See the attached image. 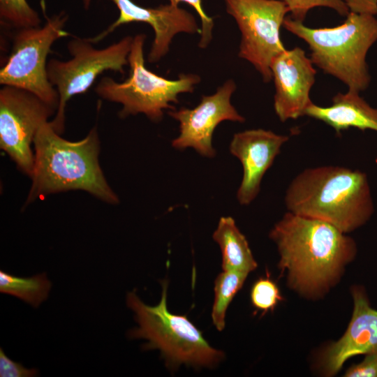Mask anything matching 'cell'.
I'll return each mask as SVG.
<instances>
[{"label":"cell","mask_w":377,"mask_h":377,"mask_svg":"<svg viewBox=\"0 0 377 377\" xmlns=\"http://www.w3.org/2000/svg\"><path fill=\"white\" fill-rule=\"evenodd\" d=\"M283 27L308 44L313 65L343 82L348 91L360 93L369 87L366 57L377 41L374 15L350 11L342 24L324 28H311L286 17Z\"/></svg>","instance_id":"obj_4"},{"label":"cell","mask_w":377,"mask_h":377,"mask_svg":"<svg viewBox=\"0 0 377 377\" xmlns=\"http://www.w3.org/2000/svg\"><path fill=\"white\" fill-rule=\"evenodd\" d=\"M68 17L63 10L46 17L43 27L16 29L10 54L0 71L1 85L28 91L57 110L59 94L47 77V58L53 43L68 35L64 30Z\"/></svg>","instance_id":"obj_7"},{"label":"cell","mask_w":377,"mask_h":377,"mask_svg":"<svg viewBox=\"0 0 377 377\" xmlns=\"http://www.w3.org/2000/svg\"><path fill=\"white\" fill-rule=\"evenodd\" d=\"M251 300L255 308L265 313L273 311L282 297L276 284L265 277L257 280L252 286Z\"/></svg>","instance_id":"obj_22"},{"label":"cell","mask_w":377,"mask_h":377,"mask_svg":"<svg viewBox=\"0 0 377 377\" xmlns=\"http://www.w3.org/2000/svg\"><path fill=\"white\" fill-rule=\"evenodd\" d=\"M52 283L45 274L18 277L0 271V292L38 307L49 295Z\"/></svg>","instance_id":"obj_18"},{"label":"cell","mask_w":377,"mask_h":377,"mask_svg":"<svg viewBox=\"0 0 377 377\" xmlns=\"http://www.w3.org/2000/svg\"><path fill=\"white\" fill-rule=\"evenodd\" d=\"M288 212L329 223L348 233L367 223L374 205L367 175L339 165L309 168L290 183Z\"/></svg>","instance_id":"obj_2"},{"label":"cell","mask_w":377,"mask_h":377,"mask_svg":"<svg viewBox=\"0 0 377 377\" xmlns=\"http://www.w3.org/2000/svg\"><path fill=\"white\" fill-rule=\"evenodd\" d=\"M56 111L28 91L6 85L0 90V147L29 177L34 163L31 145Z\"/></svg>","instance_id":"obj_10"},{"label":"cell","mask_w":377,"mask_h":377,"mask_svg":"<svg viewBox=\"0 0 377 377\" xmlns=\"http://www.w3.org/2000/svg\"><path fill=\"white\" fill-rule=\"evenodd\" d=\"M354 309L343 336L325 352L324 367L329 376L337 373L349 358L377 350V310L360 288L353 290Z\"/></svg>","instance_id":"obj_15"},{"label":"cell","mask_w":377,"mask_h":377,"mask_svg":"<svg viewBox=\"0 0 377 377\" xmlns=\"http://www.w3.org/2000/svg\"><path fill=\"white\" fill-rule=\"evenodd\" d=\"M32 184L25 205L52 193L84 191L110 204L119 202L101 168L100 142L96 128L82 140L64 139L50 124H43L34 140Z\"/></svg>","instance_id":"obj_3"},{"label":"cell","mask_w":377,"mask_h":377,"mask_svg":"<svg viewBox=\"0 0 377 377\" xmlns=\"http://www.w3.org/2000/svg\"><path fill=\"white\" fill-rule=\"evenodd\" d=\"M305 115L325 123L339 134L349 128L377 132V108H372L357 92L338 93L327 107L312 103Z\"/></svg>","instance_id":"obj_16"},{"label":"cell","mask_w":377,"mask_h":377,"mask_svg":"<svg viewBox=\"0 0 377 377\" xmlns=\"http://www.w3.org/2000/svg\"><path fill=\"white\" fill-rule=\"evenodd\" d=\"M1 23L15 29L39 27L40 19L27 0H0Z\"/></svg>","instance_id":"obj_20"},{"label":"cell","mask_w":377,"mask_h":377,"mask_svg":"<svg viewBox=\"0 0 377 377\" xmlns=\"http://www.w3.org/2000/svg\"><path fill=\"white\" fill-rule=\"evenodd\" d=\"M288 8L290 17L303 22L309 10L316 7H325L346 17L350 10L345 0H281Z\"/></svg>","instance_id":"obj_21"},{"label":"cell","mask_w":377,"mask_h":377,"mask_svg":"<svg viewBox=\"0 0 377 377\" xmlns=\"http://www.w3.org/2000/svg\"><path fill=\"white\" fill-rule=\"evenodd\" d=\"M325 221L286 212L269 232L294 288L306 294L327 290L355 256V241Z\"/></svg>","instance_id":"obj_1"},{"label":"cell","mask_w":377,"mask_h":377,"mask_svg":"<svg viewBox=\"0 0 377 377\" xmlns=\"http://www.w3.org/2000/svg\"><path fill=\"white\" fill-rule=\"evenodd\" d=\"M289 136L262 128L235 133L230 151L242 163L243 175L237 199L241 205H249L258 195L264 175L279 154Z\"/></svg>","instance_id":"obj_14"},{"label":"cell","mask_w":377,"mask_h":377,"mask_svg":"<svg viewBox=\"0 0 377 377\" xmlns=\"http://www.w3.org/2000/svg\"><path fill=\"white\" fill-rule=\"evenodd\" d=\"M223 1L241 32L238 56L250 62L264 82H270L271 62L286 50L280 29L289 13L288 6L281 0Z\"/></svg>","instance_id":"obj_9"},{"label":"cell","mask_w":377,"mask_h":377,"mask_svg":"<svg viewBox=\"0 0 377 377\" xmlns=\"http://www.w3.org/2000/svg\"><path fill=\"white\" fill-rule=\"evenodd\" d=\"M169 3L178 6L179 2H185L191 5L197 12L201 20V38L198 45L200 48H205L212 38V29L214 27L213 18L208 16L202 6V0H168Z\"/></svg>","instance_id":"obj_23"},{"label":"cell","mask_w":377,"mask_h":377,"mask_svg":"<svg viewBox=\"0 0 377 377\" xmlns=\"http://www.w3.org/2000/svg\"><path fill=\"white\" fill-rule=\"evenodd\" d=\"M222 255L223 270H233L249 274L257 267L249 243L230 216L220 218L213 233Z\"/></svg>","instance_id":"obj_17"},{"label":"cell","mask_w":377,"mask_h":377,"mask_svg":"<svg viewBox=\"0 0 377 377\" xmlns=\"http://www.w3.org/2000/svg\"><path fill=\"white\" fill-rule=\"evenodd\" d=\"M146 36L133 37L128 54L130 74L122 82L103 77L95 88L103 99L121 103V117L145 114L152 121H160L166 109L174 110L171 103H178V95L192 93L200 78L195 74H181L171 80L149 71L145 65L143 47Z\"/></svg>","instance_id":"obj_6"},{"label":"cell","mask_w":377,"mask_h":377,"mask_svg":"<svg viewBox=\"0 0 377 377\" xmlns=\"http://www.w3.org/2000/svg\"><path fill=\"white\" fill-rule=\"evenodd\" d=\"M161 283V298L156 306L145 304L134 291L128 293L126 304L135 313L138 323L128 336L147 340L143 348L158 349L170 369L183 364L195 368L215 367L224 358V353L212 347L186 316L168 311V281Z\"/></svg>","instance_id":"obj_5"},{"label":"cell","mask_w":377,"mask_h":377,"mask_svg":"<svg viewBox=\"0 0 377 377\" xmlns=\"http://www.w3.org/2000/svg\"><path fill=\"white\" fill-rule=\"evenodd\" d=\"M270 69L275 85L274 108L279 120L304 116L312 103L309 94L316 74L311 59L299 47L286 49L272 59Z\"/></svg>","instance_id":"obj_13"},{"label":"cell","mask_w":377,"mask_h":377,"mask_svg":"<svg viewBox=\"0 0 377 377\" xmlns=\"http://www.w3.org/2000/svg\"><path fill=\"white\" fill-rule=\"evenodd\" d=\"M247 274L223 270L214 282V300L212 311V319L216 328L222 331L226 325L227 309L237 293L242 287Z\"/></svg>","instance_id":"obj_19"},{"label":"cell","mask_w":377,"mask_h":377,"mask_svg":"<svg viewBox=\"0 0 377 377\" xmlns=\"http://www.w3.org/2000/svg\"><path fill=\"white\" fill-rule=\"evenodd\" d=\"M347 377H377V350L367 354L364 360L350 367L346 372Z\"/></svg>","instance_id":"obj_25"},{"label":"cell","mask_w":377,"mask_h":377,"mask_svg":"<svg viewBox=\"0 0 377 377\" xmlns=\"http://www.w3.org/2000/svg\"><path fill=\"white\" fill-rule=\"evenodd\" d=\"M235 89V82L229 80L214 94L203 96L194 108L169 111L170 116L179 123V135L172 141V147L177 150L193 148L202 156L214 157L212 135L216 127L223 121H245L230 103Z\"/></svg>","instance_id":"obj_11"},{"label":"cell","mask_w":377,"mask_h":377,"mask_svg":"<svg viewBox=\"0 0 377 377\" xmlns=\"http://www.w3.org/2000/svg\"><path fill=\"white\" fill-rule=\"evenodd\" d=\"M133 39L126 36L103 49H96L87 38L75 37L67 45L72 59L64 61L52 59L47 62L48 79L59 94L58 108L50 121L57 133L61 135L64 131L65 110L69 99L86 92L104 71L124 73Z\"/></svg>","instance_id":"obj_8"},{"label":"cell","mask_w":377,"mask_h":377,"mask_svg":"<svg viewBox=\"0 0 377 377\" xmlns=\"http://www.w3.org/2000/svg\"><path fill=\"white\" fill-rule=\"evenodd\" d=\"M38 374L36 369H27L20 363L8 357L0 348V376L1 377H33Z\"/></svg>","instance_id":"obj_24"},{"label":"cell","mask_w":377,"mask_h":377,"mask_svg":"<svg viewBox=\"0 0 377 377\" xmlns=\"http://www.w3.org/2000/svg\"><path fill=\"white\" fill-rule=\"evenodd\" d=\"M92 0H82L87 10ZM119 11L118 18L98 35L87 38L91 43H97L117 27L131 22H145L150 25L154 38L148 54V61L156 62L169 50L174 36L179 33H200L195 17L189 12L171 3L156 8L139 6L132 0H110Z\"/></svg>","instance_id":"obj_12"}]
</instances>
